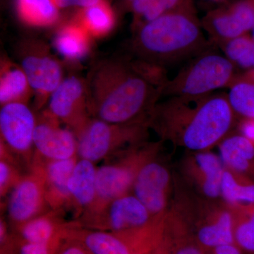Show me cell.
<instances>
[{"instance_id": "7402d4cb", "label": "cell", "mask_w": 254, "mask_h": 254, "mask_svg": "<svg viewBox=\"0 0 254 254\" xmlns=\"http://www.w3.org/2000/svg\"><path fill=\"white\" fill-rule=\"evenodd\" d=\"M33 94L29 82L21 66L11 62H1L0 76V103H27Z\"/></svg>"}, {"instance_id": "6da1fadb", "label": "cell", "mask_w": 254, "mask_h": 254, "mask_svg": "<svg viewBox=\"0 0 254 254\" xmlns=\"http://www.w3.org/2000/svg\"><path fill=\"white\" fill-rule=\"evenodd\" d=\"M236 117L226 94L211 93L196 98L168 97L158 101L148 123L160 141L199 152L209 150L227 137Z\"/></svg>"}, {"instance_id": "cb8c5ba5", "label": "cell", "mask_w": 254, "mask_h": 254, "mask_svg": "<svg viewBox=\"0 0 254 254\" xmlns=\"http://www.w3.org/2000/svg\"><path fill=\"white\" fill-rule=\"evenodd\" d=\"M227 88V98L236 116L254 118V68L237 73Z\"/></svg>"}, {"instance_id": "d590c367", "label": "cell", "mask_w": 254, "mask_h": 254, "mask_svg": "<svg viewBox=\"0 0 254 254\" xmlns=\"http://www.w3.org/2000/svg\"><path fill=\"white\" fill-rule=\"evenodd\" d=\"M209 252L210 254H242V251L235 243L219 246Z\"/></svg>"}, {"instance_id": "74e56055", "label": "cell", "mask_w": 254, "mask_h": 254, "mask_svg": "<svg viewBox=\"0 0 254 254\" xmlns=\"http://www.w3.org/2000/svg\"><path fill=\"white\" fill-rule=\"evenodd\" d=\"M160 240V239H159L156 242H153V243H150L149 245L142 247L139 250L137 251L134 254H151L152 251L154 249L155 245H157V243H158V241Z\"/></svg>"}, {"instance_id": "52a82bcc", "label": "cell", "mask_w": 254, "mask_h": 254, "mask_svg": "<svg viewBox=\"0 0 254 254\" xmlns=\"http://www.w3.org/2000/svg\"><path fill=\"white\" fill-rule=\"evenodd\" d=\"M161 144L162 141H145L105 160L97 168V196L92 205L131 193L138 170L146 160L160 153Z\"/></svg>"}, {"instance_id": "ac0fdd59", "label": "cell", "mask_w": 254, "mask_h": 254, "mask_svg": "<svg viewBox=\"0 0 254 254\" xmlns=\"http://www.w3.org/2000/svg\"><path fill=\"white\" fill-rule=\"evenodd\" d=\"M77 158L63 160H48L35 154L33 161L38 165L44 182L48 205L52 210L70 209L68 183Z\"/></svg>"}, {"instance_id": "4316f807", "label": "cell", "mask_w": 254, "mask_h": 254, "mask_svg": "<svg viewBox=\"0 0 254 254\" xmlns=\"http://www.w3.org/2000/svg\"><path fill=\"white\" fill-rule=\"evenodd\" d=\"M18 16L33 26H49L59 19V7L55 0H16Z\"/></svg>"}, {"instance_id": "4fadbf2b", "label": "cell", "mask_w": 254, "mask_h": 254, "mask_svg": "<svg viewBox=\"0 0 254 254\" xmlns=\"http://www.w3.org/2000/svg\"><path fill=\"white\" fill-rule=\"evenodd\" d=\"M45 110L76 134L91 118L86 82L76 76L64 78L50 96Z\"/></svg>"}, {"instance_id": "277c9868", "label": "cell", "mask_w": 254, "mask_h": 254, "mask_svg": "<svg viewBox=\"0 0 254 254\" xmlns=\"http://www.w3.org/2000/svg\"><path fill=\"white\" fill-rule=\"evenodd\" d=\"M173 205L186 220L195 240L205 251L235 243L233 214L223 201L180 190Z\"/></svg>"}, {"instance_id": "83f0119b", "label": "cell", "mask_w": 254, "mask_h": 254, "mask_svg": "<svg viewBox=\"0 0 254 254\" xmlns=\"http://www.w3.org/2000/svg\"><path fill=\"white\" fill-rule=\"evenodd\" d=\"M229 206L233 214L235 243L241 250L254 254V203Z\"/></svg>"}, {"instance_id": "9a60e30c", "label": "cell", "mask_w": 254, "mask_h": 254, "mask_svg": "<svg viewBox=\"0 0 254 254\" xmlns=\"http://www.w3.org/2000/svg\"><path fill=\"white\" fill-rule=\"evenodd\" d=\"M63 125L46 110L37 117L33 136L35 154L48 160L77 158L76 134L71 128Z\"/></svg>"}, {"instance_id": "4dcf8cb0", "label": "cell", "mask_w": 254, "mask_h": 254, "mask_svg": "<svg viewBox=\"0 0 254 254\" xmlns=\"http://www.w3.org/2000/svg\"><path fill=\"white\" fill-rule=\"evenodd\" d=\"M17 254H57L65 240L50 242H30L18 238L12 232Z\"/></svg>"}, {"instance_id": "30bf717a", "label": "cell", "mask_w": 254, "mask_h": 254, "mask_svg": "<svg viewBox=\"0 0 254 254\" xmlns=\"http://www.w3.org/2000/svg\"><path fill=\"white\" fill-rule=\"evenodd\" d=\"M37 117L27 103H11L0 110V144L29 170L35 155Z\"/></svg>"}, {"instance_id": "3957f363", "label": "cell", "mask_w": 254, "mask_h": 254, "mask_svg": "<svg viewBox=\"0 0 254 254\" xmlns=\"http://www.w3.org/2000/svg\"><path fill=\"white\" fill-rule=\"evenodd\" d=\"M191 5L135 28L131 46L138 59L165 67L210 50L213 43L203 34Z\"/></svg>"}, {"instance_id": "e575fe53", "label": "cell", "mask_w": 254, "mask_h": 254, "mask_svg": "<svg viewBox=\"0 0 254 254\" xmlns=\"http://www.w3.org/2000/svg\"><path fill=\"white\" fill-rule=\"evenodd\" d=\"M240 128V133L254 143V118L242 119Z\"/></svg>"}, {"instance_id": "f546056e", "label": "cell", "mask_w": 254, "mask_h": 254, "mask_svg": "<svg viewBox=\"0 0 254 254\" xmlns=\"http://www.w3.org/2000/svg\"><path fill=\"white\" fill-rule=\"evenodd\" d=\"M220 48L225 56L235 66L247 70L254 68V39L250 35L245 34L224 43Z\"/></svg>"}, {"instance_id": "836d02e7", "label": "cell", "mask_w": 254, "mask_h": 254, "mask_svg": "<svg viewBox=\"0 0 254 254\" xmlns=\"http://www.w3.org/2000/svg\"><path fill=\"white\" fill-rule=\"evenodd\" d=\"M155 0H133L130 7L136 19H139Z\"/></svg>"}, {"instance_id": "8992f818", "label": "cell", "mask_w": 254, "mask_h": 254, "mask_svg": "<svg viewBox=\"0 0 254 254\" xmlns=\"http://www.w3.org/2000/svg\"><path fill=\"white\" fill-rule=\"evenodd\" d=\"M148 123L114 124L91 118L76 133L78 157L93 163L105 161L147 141Z\"/></svg>"}, {"instance_id": "5bb4252c", "label": "cell", "mask_w": 254, "mask_h": 254, "mask_svg": "<svg viewBox=\"0 0 254 254\" xmlns=\"http://www.w3.org/2000/svg\"><path fill=\"white\" fill-rule=\"evenodd\" d=\"M158 154L153 155L142 165L131 190L153 217L168 210L173 187L171 173L158 158Z\"/></svg>"}, {"instance_id": "44dd1931", "label": "cell", "mask_w": 254, "mask_h": 254, "mask_svg": "<svg viewBox=\"0 0 254 254\" xmlns=\"http://www.w3.org/2000/svg\"><path fill=\"white\" fill-rule=\"evenodd\" d=\"M220 156L228 170L254 181V143L240 134L227 136L220 143Z\"/></svg>"}, {"instance_id": "5b68a950", "label": "cell", "mask_w": 254, "mask_h": 254, "mask_svg": "<svg viewBox=\"0 0 254 254\" xmlns=\"http://www.w3.org/2000/svg\"><path fill=\"white\" fill-rule=\"evenodd\" d=\"M210 50L192 58L173 79L169 78L162 95L196 98L230 86L237 74L235 65Z\"/></svg>"}, {"instance_id": "ba28073f", "label": "cell", "mask_w": 254, "mask_h": 254, "mask_svg": "<svg viewBox=\"0 0 254 254\" xmlns=\"http://www.w3.org/2000/svg\"><path fill=\"white\" fill-rule=\"evenodd\" d=\"M154 218L141 200L131 192L92 205L73 220L83 228L121 232L144 227Z\"/></svg>"}, {"instance_id": "8fae6325", "label": "cell", "mask_w": 254, "mask_h": 254, "mask_svg": "<svg viewBox=\"0 0 254 254\" xmlns=\"http://www.w3.org/2000/svg\"><path fill=\"white\" fill-rule=\"evenodd\" d=\"M156 232L154 220L144 227L121 232L90 230L76 223L67 239L78 241L92 254H134L149 243Z\"/></svg>"}, {"instance_id": "e0dca14e", "label": "cell", "mask_w": 254, "mask_h": 254, "mask_svg": "<svg viewBox=\"0 0 254 254\" xmlns=\"http://www.w3.org/2000/svg\"><path fill=\"white\" fill-rule=\"evenodd\" d=\"M225 168L219 155L209 150L192 152L182 164V173L197 194L208 198H220V187Z\"/></svg>"}, {"instance_id": "d6a6232c", "label": "cell", "mask_w": 254, "mask_h": 254, "mask_svg": "<svg viewBox=\"0 0 254 254\" xmlns=\"http://www.w3.org/2000/svg\"><path fill=\"white\" fill-rule=\"evenodd\" d=\"M57 6L59 9L71 7V6H78L83 8L89 7L98 4L101 0H55Z\"/></svg>"}, {"instance_id": "7a4b0ae2", "label": "cell", "mask_w": 254, "mask_h": 254, "mask_svg": "<svg viewBox=\"0 0 254 254\" xmlns=\"http://www.w3.org/2000/svg\"><path fill=\"white\" fill-rule=\"evenodd\" d=\"M91 118L114 124L148 123L162 91L145 78L132 60L100 62L86 82Z\"/></svg>"}, {"instance_id": "d4e9b609", "label": "cell", "mask_w": 254, "mask_h": 254, "mask_svg": "<svg viewBox=\"0 0 254 254\" xmlns=\"http://www.w3.org/2000/svg\"><path fill=\"white\" fill-rule=\"evenodd\" d=\"M220 198L228 205L254 203V181L225 168L220 187Z\"/></svg>"}, {"instance_id": "ffe728a7", "label": "cell", "mask_w": 254, "mask_h": 254, "mask_svg": "<svg viewBox=\"0 0 254 254\" xmlns=\"http://www.w3.org/2000/svg\"><path fill=\"white\" fill-rule=\"evenodd\" d=\"M97 167L95 163L78 158L68 183L70 210L76 220L95 203L97 196Z\"/></svg>"}, {"instance_id": "f35d334b", "label": "cell", "mask_w": 254, "mask_h": 254, "mask_svg": "<svg viewBox=\"0 0 254 254\" xmlns=\"http://www.w3.org/2000/svg\"><path fill=\"white\" fill-rule=\"evenodd\" d=\"M124 1H125V2L128 4V6H130L133 0H124Z\"/></svg>"}, {"instance_id": "603a6c76", "label": "cell", "mask_w": 254, "mask_h": 254, "mask_svg": "<svg viewBox=\"0 0 254 254\" xmlns=\"http://www.w3.org/2000/svg\"><path fill=\"white\" fill-rule=\"evenodd\" d=\"M91 36L77 23L60 28L54 39L57 51L65 59L78 62L88 55Z\"/></svg>"}, {"instance_id": "1f68e13d", "label": "cell", "mask_w": 254, "mask_h": 254, "mask_svg": "<svg viewBox=\"0 0 254 254\" xmlns=\"http://www.w3.org/2000/svg\"><path fill=\"white\" fill-rule=\"evenodd\" d=\"M57 254H92L78 241L67 239L63 242Z\"/></svg>"}, {"instance_id": "60d3db41", "label": "cell", "mask_w": 254, "mask_h": 254, "mask_svg": "<svg viewBox=\"0 0 254 254\" xmlns=\"http://www.w3.org/2000/svg\"><path fill=\"white\" fill-rule=\"evenodd\" d=\"M213 1H222V0H213Z\"/></svg>"}, {"instance_id": "7c38bea8", "label": "cell", "mask_w": 254, "mask_h": 254, "mask_svg": "<svg viewBox=\"0 0 254 254\" xmlns=\"http://www.w3.org/2000/svg\"><path fill=\"white\" fill-rule=\"evenodd\" d=\"M7 197L6 209L11 230L51 210L41 170L34 161Z\"/></svg>"}, {"instance_id": "484cf974", "label": "cell", "mask_w": 254, "mask_h": 254, "mask_svg": "<svg viewBox=\"0 0 254 254\" xmlns=\"http://www.w3.org/2000/svg\"><path fill=\"white\" fill-rule=\"evenodd\" d=\"M91 36H106L113 30L115 23V14L105 0L98 4L81 9L77 22Z\"/></svg>"}, {"instance_id": "d6986e66", "label": "cell", "mask_w": 254, "mask_h": 254, "mask_svg": "<svg viewBox=\"0 0 254 254\" xmlns=\"http://www.w3.org/2000/svg\"><path fill=\"white\" fill-rule=\"evenodd\" d=\"M65 211L49 210L21 226L11 230L18 238L30 242H50L67 240L68 232L76 225L75 220L67 221Z\"/></svg>"}, {"instance_id": "9c48e42d", "label": "cell", "mask_w": 254, "mask_h": 254, "mask_svg": "<svg viewBox=\"0 0 254 254\" xmlns=\"http://www.w3.org/2000/svg\"><path fill=\"white\" fill-rule=\"evenodd\" d=\"M21 67L26 75L35 96V107L41 110L48 105L53 92L63 81L61 64L41 42H24L20 46Z\"/></svg>"}, {"instance_id": "ab89813d", "label": "cell", "mask_w": 254, "mask_h": 254, "mask_svg": "<svg viewBox=\"0 0 254 254\" xmlns=\"http://www.w3.org/2000/svg\"><path fill=\"white\" fill-rule=\"evenodd\" d=\"M252 31H253V38L254 39V27L252 28Z\"/></svg>"}, {"instance_id": "8d00e7d4", "label": "cell", "mask_w": 254, "mask_h": 254, "mask_svg": "<svg viewBox=\"0 0 254 254\" xmlns=\"http://www.w3.org/2000/svg\"><path fill=\"white\" fill-rule=\"evenodd\" d=\"M151 254H171L170 245L165 235V228H164L163 236L155 245L154 249L152 251Z\"/></svg>"}, {"instance_id": "f1b7e54d", "label": "cell", "mask_w": 254, "mask_h": 254, "mask_svg": "<svg viewBox=\"0 0 254 254\" xmlns=\"http://www.w3.org/2000/svg\"><path fill=\"white\" fill-rule=\"evenodd\" d=\"M25 167L14 155L0 144V197L4 198L27 172L23 171ZM26 168V167H25ZM27 169V168H26ZM28 170V169H27Z\"/></svg>"}, {"instance_id": "2e32d148", "label": "cell", "mask_w": 254, "mask_h": 254, "mask_svg": "<svg viewBox=\"0 0 254 254\" xmlns=\"http://www.w3.org/2000/svg\"><path fill=\"white\" fill-rule=\"evenodd\" d=\"M254 24V0H243L225 9L211 11L201 23L210 41L218 46L247 34Z\"/></svg>"}]
</instances>
